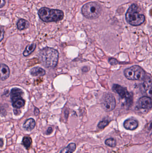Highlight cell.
<instances>
[{"mask_svg": "<svg viewBox=\"0 0 152 153\" xmlns=\"http://www.w3.org/2000/svg\"><path fill=\"white\" fill-rule=\"evenodd\" d=\"M39 58L41 63L44 66L52 68L57 65L58 52L54 48H45L40 51Z\"/></svg>", "mask_w": 152, "mask_h": 153, "instance_id": "cell-1", "label": "cell"}, {"mask_svg": "<svg viewBox=\"0 0 152 153\" xmlns=\"http://www.w3.org/2000/svg\"><path fill=\"white\" fill-rule=\"evenodd\" d=\"M38 15L42 20L45 22H53L62 20L64 13L61 10L42 7L38 10Z\"/></svg>", "mask_w": 152, "mask_h": 153, "instance_id": "cell-2", "label": "cell"}, {"mask_svg": "<svg viewBox=\"0 0 152 153\" xmlns=\"http://www.w3.org/2000/svg\"><path fill=\"white\" fill-rule=\"evenodd\" d=\"M138 6L135 4H132L128 10L125 18L127 22L133 26H138L144 23L145 20L144 15L138 12Z\"/></svg>", "mask_w": 152, "mask_h": 153, "instance_id": "cell-3", "label": "cell"}, {"mask_svg": "<svg viewBox=\"0 0 152 153\" xmlns=\"http://www.w3.org/2000/svg\"><path fill=\"white\" fill-rule=\"evenodd\" d=\"M101 6L96 2H90L85 4L82 8V13L87 18L92 20L97 18L101 14Z\"/></svg>", "mask_w": 152, "mask_h": 153, "instance_id": "cell-4", "label": "cell"}, {"mask_svg": "<svg viewBox=\"0 0 152 153\" xmlns=\"http://www.w3.org/2000/svg\"><path fill=\"white\" fill-rule=\"evenodd\" d=\"M124 76L131 80L141 81L145 78V72L142 68L138 66H133L125 69Z\"/></svg>", "mask_w": 152, "mask_h": 153, "instance_id": "cell-5", "label": "cell"}, {"mask_svg": "<svg viewBox=\"0 0 152 153\" xmlns=\"http://www.w3.org/2000/svg\"><path fill=\"white\" fill-rule=\"evenodd\" d=\"M102 105L103 109L106 112H110L115 109L116 101L113 95L110 93L103 94L102 100Z\"/></svg>", "mask_w": 152, "mask_h": 153, "instance_id": "cell-6", "label": "cell"}, {"mask_svg": "<svg viewBox=\"0 0 152 153\" xmlns=\"http://www.w3.org/2000/svg\"><path fill=\"white\" fill-rule=\"evenodd\" d=\"M112 90L114 92L117 93L121 98L125 99L128 103L131 104L133 102L132 96L126 88L118 84H114L112 87Z\"/></svg>", "mask_w": 152, "mask_h": 153, "instance_id": "cell-7", "label": "cell"}, {"mask_svg": "<svg viewBox=\"0 0 152 153\" xmlns=\"http://www.w3.org/2000/svg\"><path fill=\"white\" fill-rule=\"evenodd\" d=\"M152 107V99L148 96L141 97L137 103V108L144 111H149Z\"/></svg>", "mask_w": 152, "mask_h": 153, "instance_id": "cell-8", "label": "cell"}, {"mask_svg": "<svg viewBox=\"0 0 152 153\" xmlns=\"http://www.w3.org/2000/svg\"><path fill=\"white\" fill-rule=\"evenodd\" d=\"M123 125L124 128L126 129L134 130L138 127V122L136 119L129 118L124 121Z\"/></svg>", "mask_w": 152, "mask_h": 153, "instance_id": "cell-9", "label": "cell"}, {"mask_svg": "<svg viewBox=\"0 0 152 153\" xmlns=\"http://www.w3.org/2000/svg\"><path fill=\"white\" fill-rule=\"evenodd\" d=\"M10 70L7 65L4 64L0 65V80L5 81L9 77Z\"/></svg>", "mask_w": 152, "mask_h": 153, "instance_id": "cell-10", "label": "cell"}, {"mask_svg": "<svg viewBox=\"0 0 152 153\" xmlns=\"http://www.w3.org/2000/svg\"><path fill=\"white\" fill-rule=\"evenodd\" d=\"M23 94V92L20 89L18 88H12L11 91L10 98L12 102L19 99L22 98Z\"/></svg>", "mask_w": 152, "mask_h": 153, "instance_id": "cell-11", "label": "cell"}, {"mask_svg": "<svg viewBox=\"0 0 152 153\" xmlns=\"http://www.w3.org/2000/svg\"><path fill=\"white\" fill-rule=\"evenodd\" d=\"M142 89L144 92H149V95L152 94V80L150 78L145 79L142 85Z\"/></svg>", "mask_w": 152, "mask_h": 153, "instance_id": "cell-12", "label": "cell"}, {"mask_svg": "<svg viewBox=\"0 0 152 153\" xmlns=\"http://www.w3.org/2000/svg\"><path fill=\"white\" fill-rule=\"evenodd\" d=\"M30 73L32 76L34 77H41L45 75L46 71L42 68L35 67L31 69Z\"/></svg>", "mask_w": 152, "mask_h": 153, "instance_id": "cell-13", "label": "cell"}, {"mask_svg": "<svg viewBox=\"0 0 152 153\" xmlns=\"http://www.w3.org/2000/svg\"><path fill=\"white\" fill-rule=\"evenodd\" d=\"M35 126V121L32 118L26 120L23 125V128L28 131H31L34 129Z\"/></svg>", "mask_w": 152, "mask_h": 153, "instance_id": "cell-14", "label": "cell"}, {"mask_svg": "<svg viewBox=\"0 0 152 153\" xmlns=\"http://www.w3.org/2000/svg\"><path fill=\"white\" fill-rule=\"evenodd\" d=\"M17 28L19 30H24L27 29L30 26V23L26 20L24 19H20L17 24Z\"/></svg>", "mask_w": 152, "mask_h": 153, "instance_id": "cell-15", "label": "cell"}, {"mask_svg": "<svg viewBox=\"0 0 152 153\" xmlns=\"http://www.w3.org/2000/svg\"><path fill=\"white\" fill-rule=\"evenodd\" d=\"M76 148V145L74 143L69 144L67 147L63 148L60 153H73Z\"/></svg>", "mask_w": 152, "mask_h": 153, "instance_id": "cell-16", "label": "cell"}, {"mask_svg": "<svg viewBox=\"0 0 152 153\" xmlns=\"http://www.w3.org/2000/svg\"><path fill=\"white\" fill-rule=\"evenodd\" d=\"M36 47V44L35 43H32L30 45H28L26 47V49L23 52L24 56L27 57V56L30 55L32 52H34V50L35 49Z\"/></svg>", "mask_w": 152, "mask_h": 153, "instance_id": "cell-17", "label": "cell"}, {"mask_svg": "<svg viewBox=\"0 0 152 153\" xmlns=\"http://www.w3.org/2000/svg\"><path fill=\"white\" fill-rule=\"evenodd\" d=\"M25 101L23 99H19L12 103V106L15 108H20L25 105Z\"/></svg>", "mask_w": 152, "mask_h": 153, "instance_id": "cell-18", "label": "cell"}, {"mask_svg": "<svg viewBox=\"0 0 152 153\" xmlns=\"http://www.w3.org/2000/svg\"><path fill=\"white\" fill-rule=\"evenodd\" d=\"M105 144L110 147H115L117 145V141L113 138H109L105 140Z\"/></svg>", "mask_w": 152, "mask_h": 153, "instance_id": "cell-19", "label": "cell"}, {"mask_svg": "<svg viewBox=\"0 0 152 153\" xmlns=\"http://www.w3.org/2000/svg\"><path fill=\"white\" fill-rule=\"evenodd\" d=\"M22 144L26 149H28L31 146L32 143V140L28 137H25L22 139Z\"/></svg>", "mask_w": 152, "mask_h": 153, "instance_id": "cell-20", "label": "cell"}, {"mask_svg": "<svg viewBox=\"0 0 152 153\" xmlns=\"http://www.w3.org/2000/svg\"><path fill=\"white\" fill-rule=\"evenodd\" d=\"M109 123V122L108 120H103L99 123L98 124V127L99 129H104L105 127L108 126Z\"/></svg>", "mask_w": 152, "mask_h": 153, "instance_id": "cell-21", "label": "cell"}, {"mask_svg": "<svg viewBox=\"0 0 152 153\" xmlns=\"http://www.w3.org/2000/svg\"><path fill=\"white\" fill-rule=\"evenodd\" d=\"M108 62H109L110 65H112V66H115V65H117L118 64V61L115 58H109V60H108Z\"/></svg>", "mask_w": 152, "mask_h": 153, "instance_id": "cell-22", "label": "cell"}, {"mask_svg": "<svg viewBox=\"0 0 152 153\" xmlns=\"http://www.w3.org/2000/svg\"><path fill=\"white\" fill-rule=\"evenodd\" d=\"M0 114H1L3 116H5L6 115V110L1 104H0Z\"/></svg>", "mask_w": 152, "mask_h": 153, "instance_id": "cell-23", "label": "cell"}, {"mask_svg": "<svg viewBox=\"0 0 152 153\" xmlns=\"http://www.w3.org/2000/svg\"><path fill=\"white\" fill-rule=\"evenodd\" d=\"M4 31L2 29H0V42H1L4 38Z\"/></svg>", "mask_w": 152, "mask_h": 153, "instance_id": "cell-24", "label": "cell"}, {"mask_svg": "<svg viewBox=\"0 0 152 153\" xmlns=\"http://www.w3.org/2000/svg\"><path fill=\"white\" fill-rule=\"evenodd\" d=\"M6 4V0H0V8H2Z\"/></svg>", "mask_w": 152, "mask_h": 153, "instance_id": "cell-25", "label": "cell"}, {"mask_svg": "<svg viewBox=\"0 0 152 153\" xmlns=\"http://www.w3.org/2000/svg\"><path fill=\"white\" fill-rule=\"evenodd\" d=\"M53 132V129L51 127H49L48 129H47V135H49L51 133Z\"/></svg>", "mask_w": 152, "mask_h": 153, "instance_id": "cell-26", "label": "cell"}, {"mask_svg": "<svg viewBox=\"0 0 152 153\" xmlns=\"http://www.w3.org/2000/svg\"><path fill=\"white\" fill-rule=\"evenodd\" d=\"M39 110L37 108H35V116H37L39 114Z\"/></svg>", "mask_w": 152, "mask_h": 153, "instance_id": "cell-27", "label": "cell"}, {"mask_svg": "<svg viewBox=\"0 0 152 153\" xmlns=\"http://www.w3.org/2000/svg\"><path fill=\"white\" fill-rule=\"evenodd\" d=\"M4 145V142L2 139L0 138V147H2Z\"/></svg>", "mask_w": 152, "mask_h": 153, "instance_id": "cell-28", "label": "cell"}, {"mask_svg": "<svg viewBox=\"0 0 152 153\" xmlns=\"http://www.w3.org/2000/svg\"><path fill=\"white\" fill-rule=\"evenodd\" d=\"M18 110H14V112H15V114L18 115Z\"/></svg>", "mask_w": 152, "mask_h": 153, "instance_id": "cell-29", "label": "cell"}]
</instances>
